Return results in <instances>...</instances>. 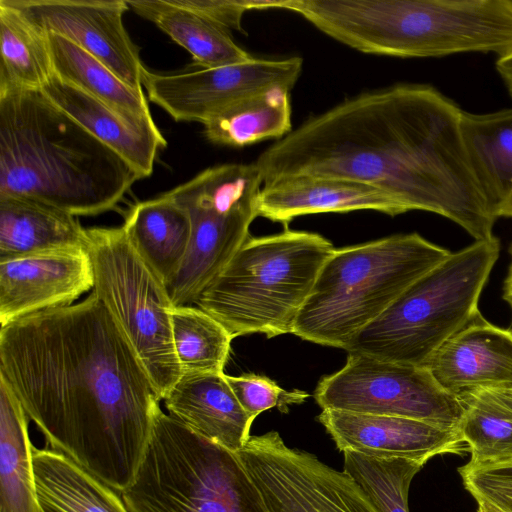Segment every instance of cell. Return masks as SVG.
<instances>
[{
    "mask_svg": "<svg viewBox=\"0 0 512 512\" xmlns=\"http://www.w3.org/2000/svg\"><path fill=\"white\" fill-rule=\"evenodd\" d=\"M28 423L21 403L0 379V512H41Z\"/></svg>",
    "mask_w": 512,
    "mask_h": 512,
    "instance_id": "cell-24",
    "label": "cell"
},
{
    "mask_svg": "<svg viewBox=\"0 0 512 512\" xmlns=\"http://www.w3.org/2000/svg\"><path fill=\"white\" fill-rule=\"evenodd\" d=\"M0 379L47 443L122 492L160 407L117 323L91 294L0 329Z\"/></svg>",
    "mask_w": 512,
    "mask_h": 512,
    "instance_id": "cell-1",
    "label": "cell"
},
{
    "mask_svg": "<svg viewBox=\"0 0 512 512\" xmlns=\"http://www.w3.org/2000/svg\"><path fill=\"white\" fill-rule=\"evenodd\" d=\"M170 318L182 376L224 373L234 339L227 329L196 305H173Z\"/></svg>",
    "mask_w": 512,
    "mask_h": 512,
    "instance_id": "cell-30",
    "label": "cell"
},
{
    "mask_svg": "<svg viewBox=\"0 0 512 512\" xmlns=\"http://www.w3.org/2000/svg\"><path fill=\"white\" fill-rule=\"evenodd\" d=\"M53 74L48 33L0 0V93L40 90Z\"/></svg>",
    "mask_w": 512,
    "mask_h": 512,
    "instance_id": "cell-27",
    "label": "cell"
},
{
    "mask_svg": "<svg viewBox=\"0 0 512 512\" xmlns=\"http://www.w3.org/2000/svg\"><path fill=\"white\" fill-rule=\"evenodd\" d=\"M496 69L512 97V50L498 58Z\"/></svg>",
    "mask_w": 512,
    "mask_h": 512,
    "instance_id": "cell-35",
    "label": "cell"
},
{
    "mask_svg": "<svg viewBox=\"0 0 512 512\" xmlns=\"http://www.w3.org/2000/svg\"><path fill=\"white\" fill-rule=\"evenodd\" d=\"M93 289L85 247H65L0 258V324L74 304Z\"/></svg>",
    "mask_w": 512,
    "mask_h": 512,
    "instance_id": "cell-13",
    "label": "cell"
},
{
    "mask_svg": "<svg viewBox=\"0 0 512 512\" xmlns=\"http://www.w3.org/2000/svg\"><path fill=\"white\" fill-rule=\"evenodd\" d=\"M168 414L194 433L237 453L253 421L240 405L226 375L181 376L163 399Z\"/></svg>",
    "mask_w": 512,
    "mask_h": 512,
    "instance_id": "cell-17",
    "label": "cell"
},
{
    "mask_svg": "<svg viewBox=\"0 0 512 512\" xmlns=\"http://www.w3.org/2000/svg\"><path fill=\"white\" fill-rule=\"evenodd\" d=\"M462 110L426 84L360 93L309 117L255 161L263 184L289 175L342 177L376 186L406 211L436 213L476 241L497 219L473 172Z\"/></svg>",
    "mask_w": 512,
    "mask_h": 512,
    "instance_id": "cell-2",
    "label": "cell"
},
{
    "mask_svg": "<svg viewBox=\"0 0 512 512\" xmlns=\"http://www.w3.org/2000/svg\"><path fill=\"white\" fill-rule=\"evenodd\" d=\"M47 33L71 41L121 80L143 90L145 67L127 32L126 0H9Z\"/></svg>",
    "mask_w": 512,
    "mask_h": 512,
    "instance_id": "cell-12",
    "label": "cell"
},
{
    "mask_svg": "<svg viewBox=\"0 0 512 512\" xmlns=\"http://www.w3.org/2000/svg\"><path fill=\"white\" fill-rule=\"evenodd\" d=\"M426 367L458 399L481 389L512 387V331L491 324L479 312Z\"/></svg>",
    "mask_w": 512,
    "mask_h": 512,
    "instance_id": "cell-15",
    "label": "cell"
},
{
    "mask_svg": "<svg viewBox=\"0 0 512 512\" xmlns=\"http://www.w3.org/2000/svg\"><path fill=\"white\" fill-rule=\"evenodd\" d=\"M303 68L298 56L252 60L216 68L160 74L147 70L142 85L148 99L175 121L205 123L235 101L271 87L292 90Z\"/></svg>",
    "mask_w": 512,
    "mask_h": 512,
    "instance_id": "cell-11",
    "label": "cell"
},
{
    "mask_svg": "<svg viewBox=\"0 0 512 512\" xmlns=\"http://www.w3.org/2000/svg\"><path fill=\"white\" fill-rule=\"evenodd\" d=\"M477 503H478L477 512H498L486 503H483V502H477Z\"/></svg>",
    "mask_w": 512,
    "mask_h": 512,
    "instance_id": "cell-38",
    "label": "cell"
},
{
    "mask_svg": "<svg viewBox=\"0 0 512 512\" xmlns=\"http://www.w3.org/2000/svg\"><path fill=\"white\" fill-rule=\"evenodd\" d=\"M178 5L189 9L212 22L230 30L243 31V15L251 10H260V0H175Z\"/></svg>",
    "mask_w": 512,
    "mask_h": 512,
    "instance_id": "cell-34",
    "label": "cell"
},
{
    "mask_svg": "<svg viewBox=\"0 0 512 512\" xmlns=\"http://www.w3.org/2000/svg\"><path fill=\"white\" fill-rule=\"evenodd\" d=\"M236 454L268 512H380L349 474L287 446L276 431L250 436Z\"/></svg>",
    "mask_w": 512,
    "mask_h": 512,
    "instance_id": "cell-10",
    "label": "cell"
},
{
    "mask_svg": "<svg viewBox=\"0 0 512 512\" xmlns=\"http://www.w3.org/2000/svg\"><path fill=\"white\" fill-rule=\"evenodd\" d=\"M263 178L254 163H227L207 168L164 193L186 212L231 214L257 211Z\"/></svg>",
    "mask_w": 512,
    "mask_h": 512,
    "instance_id": "cell-28",
    "label": "cell"
},
{
    "mask_svg": "<svg viewBox=\"0 0 512 512\" xmlns=\"http://www.w3.org/2000/svg\"><path fill=\"white\" fill-rule=\"evenodd\" d=\"M77 216L21 196H0V258L65 247H85Z\"/></svg>",
    "mask_w": 512,
    "mask_h": 512,
    "instance_id": "cell-20",
    "label": "cell"
},
{
    "mask_svg": "<svg viewBox=\"0 0 512 512\" xmlns=\"http://www.w3.org/2000/svg\"><path fill=\"white\" fill-rule=\"evenodd\" d=\"M460 128L475 177L495 214L512 192V108L486 114L462 110Z\"/></svg>",
    "mask_w": 512,
    "mask_h": 512,
    "instance_id": "cell-23",
    "label": "cell"
},
{
    "mask_svg": "<svg viewBox=\"0 0 512 512\" xmlns=\"http://www.w3.org/2000/svg\"><path fill=\"white\" fill-rule=\"evenodd\" d=\"M374 210L396 216L407 212L384 190L356 180L323 175H289L263 184L259 216L287 225L296 217Z\"/></svg>",
    "mask_w": 512,
    "mask_h": 512,
    "instance_id": "cell-16",
    "label": "cell"
},
{
    "mask_svg": "<svg viewBox=\"0 0 512 512\" xmlns=\"http://www.w3.org/2000/svg\"><path fill=\"white\" fill-rule=\"evenodd\" d=\"M54 74L113 107L138 126L158 130L143 90L129 86L92 55L48 33Z\"/></svg>",
    "mask_w": 512,
    "mask_h": 512,
    "instance_id": "cell-25",
    "label": "cell"
},
{
    "mask_svg": "<svg viewBox=\"0 0 512 512\" xmlns=\"http://www.w3.org/2000/svg\"><path fill=\"white\" fill-rule=\"evenodd\" d=\"M496 217L512 218V192L507 199L497 208Z\"/></svg>",
    "mask_w": 512,
    "mask_h": 512,
    "instance_id": "cell-37",
    "label": "cell"
},
{
    "mask_svg": "<svg viewBox=\"0 0 512 512\" xmlns=\"http://www.w3.org/2000/svg\"><path fill=\"white\" fill-rule=\"evenodd\" d=\"M139 179L41 90L0 93V196L93 216L113 209Z\"/></svg>",
    "mask_w": 512,
    "mask_h": 512,
    "instance_id": "cell-3",
    "label": "cell"
},
{
    "mask_svg": "<svg viewBox=\"0 0 512 512\" xmlns=\"http://www.w3.org/2000/svg\"><path fill=\"white\" fill-rule=\"evenodd\" d=\"M509 253L511 255V264L509 266L507 277H506V279L504 281L503 299L512 308V243H511L510 248H509Z\"/></svg>",
    "mask_w": 512,
    "mask_h": 512,
    "instance_id": "cell-36",
    "label": "cell"
},
{
    "mask_svg": "<svg viewBox=\"0 0 512 512\" xmlns=\"http://www.w3.org/2000/svg\"><path fill=\"white\" fill-rule=\"evenodd\" d=\"M331 241L308 231L249 236L197 298L195 305L235 338L292 332L317 276L334 251Z\"/></svg>",
    "mask_w": 512,
    "mask_h": 512,
    "instance_id": "cell-5",
    "label": "cell"
},
{
    "mask_svg": "<svg viewBox=\"0 0 512 512\" xmlns=\"http://www.w3.org/2000/svg\"><path fill=\"white\" fill-rule=\"evenodd\" d=\"M451 253L418 233L334 249L291 334L315 344L346 349L410 285Z\"/></svg>",
    "mask_w": 512,
    "mask_h": 512,
    "instance_id": "cell-4",
    "label": "cell"
},
{
    "mask_svg": "<svg viewBox=\"0 0 512 512\" xmlns=\"http://www.w3.org/2000/svg\"><path fill=\"white\" fill-rule=\"evenodd\" d=\"M122 227L133 247L167 286L188 252V213L163 194L135 204Z\"/></svg>",
    "mask_w": 512,
    "mask_h": 512,
    "instance_id": "cell-21",
    "label": "cell"
},
{
    "mask_svg": "<svg viewBox=\"0 0 512 512\" xmlns=\"http://www.w3.org/2000/svg\"><path fill=\"white\" fill-rule=\"evenodd\" d=\"M122 496L130 512H268L236 453L194 433L161 407Z\"/></svg>",
    "mask_w": 512,
    "mask_h": 512,
    "instance_id": "cell-7",
    "label": "cell"
},
{
    "mask_svg": "<svg viewBox=\"0 0 512 512\" xmlns=\"http://www.w3.org/2000/svg\"><path fill=\"white\" fill-rule=\"evenodd\" d=\"M290 91L275 86L235 101L203 123L205 137L232 147L282 139L293 130Z\"/></svg>",
    "mask_w": 512,
    "mask_h": 512,
    "instance_id": "cell-26",
    "label": "cell"
},
{
    "mask_svg": "<svg viewBox=\"0 0 512 512\" xmlns=\"http://www.w3.org/2000/svg\"><path fill=\"white\" fill-rule=\"evenodd\" d=\"M500 252L497 237L475 241L410 285L347 345L348 353L426 366L480 311L478 302Z\"/></svg>",
    "mask_w": 512,
    "mask_h": 512,
    "instance_id": "cell-6",
    "label": "cell"
},
{
    "mask_svg": "<svg viewBox=\"0 0 512 512\" xmlns=\"http://www.w3.org/2000/svg\"><path fill=\"white\" fill-rule=\"evenodd\" d=\"M322 410L396 416L458 430L463 406L426 366L382 361L348 353L345 365L318 382Z\"/></svg>",
    "mask_w": 512,
    "mask_h": 512,
    "instance_id": "cell-9",
    "label": "cell"
},
{
    "mask_svg": "<svg viewBox=\"0 0 512 512\" xmlns=\"http://www.w3.org/2000/svg\"><path fill=\"white\" fill-rule=\"evenodd\" d=\"M464 488L477 502L498 512H512V460L489 466L458 468Z\"/></svg>",
    "mask_w": 512,
    "mask_h": 512,
    "instance_id": "cell-33",
    "label": "cell"
},
{
    "mask_svg": "<svg viewBox=\"0 0 512 512\" xmlns=\"http://www.w3.org/2000/svg\"><path fill=\"white\" fill-rule=\"evenodd\" d=\"M86 236L92 292L117 323L163 401L182 376L167 286L133 247L122 226L86 228Z\"/></svg>",
    "mask_w": 512,
    "mask_h": 512,
    "instance_id": "cell-8",
    "label": "cell"
},
{
    "mask_svg": "<svg viewBox=\"0 0 512 512\" xmlns=\"http://www.w3.org/2000/svg\"><path fill=\"white\" fill-rule=\"evenodd\" d=\"M129 9L154 23L186 49L199 68L245 63L254 57L240 47L229 30L181 7L175 0H126Z\"/></svg>",
    "mask_w": 512,
    "mask_h": 512,
    "instance_id": "cell-22",
    "label": "cell"
},
{
    "mask_svg": "<svg viewBox=\"0 0 512 512\" xmlns=\"http://www.w3.org/2000/svg\"><path fill=\"white\" fill-rule=\"evenodd\" d=\"M458 432L471 453L470 466L512 460V387L477 390L459 399Z\"/></svg>",
    "mask_w": 512,
    "mask_h": 512,
    "instance_id": "cell-29",
    "label": "cell"
},
{
    "mask_svg": "<svg viewBox=\"0 0 512 512\" xmlns=\"http://www.w3.org/2000/svg\"><path fill=\"white\" fill-rule=\"evenodd\" d=\"M45 96L101 142L149 177L159 149L167 144L160 130H149L119 111L53 74L40 89Z\"/></svg>",
    "mask_w": 512,
    "mask_h": 512,
    "instance_id": "cell-18",
    "label": "cell"
},
{
    "mask_svg": "<svg viewBox=\"0 0 512 512\" xmlns=\"http://www.w3.org/2000/svg\"><path fill=\"white\" fill-rule=\"evenodd\" d=\"M226 380L240 405L254 419L271 408L288 413L291 405L301 404L309 397L305 391L285 390L274 380L255 373L226 375Z\"/></svg>",
    "mask_w": 512,
    "mask_h": 512,
    "instance_id": "cell-32",
    "label": "cell"
},
{
    "mask_svg": "<svg viewBox=\"0 0 512 512\" xmlns=\"http://www.w3.org/2000/svg\"><path fill=\"white\" fill-rule=\"evenodd\" d=\"M41 512H130L122 492L50 448H33Z\"/></svg>",
    "mask_w": 512,
    "mask_h": 512,
    "instance_id": "cell-19",
    "label": "cell"
},
{
    "mask_svg": "<svg viewBox=\"0 0 512 512\" xmlns=\"http://www.w3.org/2000/svg\"><path fill=\"white\" fill-rule=\"evenodd\" d=\"M339 451L378 458L426 462L469 451L458 430L396 416L322 410L317 417Z\"/></svg>",
    "mask_w": 512,
    "mask_h": 512,
    "instance_id": "cell-14",
    "label": "cell"
},
{
    "mask_svg": "<svg viewBox=\"0 0 512 512\" xmlns=\"http://www.w3.org/2000/svg\"><path fill=\"white\" fill-rule=\"evenodd\" d=\"M343 471L369 495L380 512H409L408 492L425 463L410 459H378L345 451Z\"/></svg>",
    "mask_w": 512,
    "mask_h": 512,
    "instance_id": "cell-31",
    "label": "cell"
},
{
    "mask_svg": "<svg viewBox=\"0 0 512 512\" xmlns=\"http://www.w3.org/2000/svg\"><path fill=\"white\" fill-rule=\"evenodd\" d=\"M511 2H512V0H511Z\"/></svg>",
    "mask_w": 512,
    "mask_h": 512,
    "instance_id": "cell-39",
    "label": "cell"
}]
</instances>
